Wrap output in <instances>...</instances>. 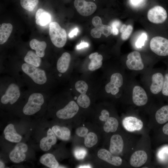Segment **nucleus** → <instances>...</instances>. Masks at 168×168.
<instances>
[{
  "mask_svg": "<svg viewBox=\"0 0 168 168\" xmlns=\"http://www.w3.org/2000/svg\"><path fill=\"white\" fill-rule=\"evenodd\" d=\"M124 145L121 136L119 134L114 135L110 138V152L114 155H119L122 152Z\"/></svg>",
  "mask_w": 168,
  "mask_h": 168,
  "instance_id": "nucleus-16",
  "label": "nucleus"
},
{
  "mask_svg": "<svg viewBox=\"0 0 168 168\" xmlns=\"http://www.w3.org/2000/svg\"><path fill=\"white\" fill-rule=\"evenodd\" d=\"M79 109L78 105L74 101H71L63 108L58 111L56 115L60 119H71L77 114Z\"/></svg>",
  "mask_w": 168,
  "mask_h": 168,
  "instance_id": "nucleus-9",
  "label": "nucleus"
},
{
  "mask_svg": "<svg viewBox=\"0 0 168 168\" xmlns=\"http://www.w3.org/2000/svg\"><path fill=\"white\" fill-rule=\"evenodd\" d=\"M39 3V0H20L21 6L24 9L29 12L34 9Z\"/></svg>",
  "mask_w": 168,
  "mask_h": 168,
  "instance_id": "nucleus-32",
  "label": "nucleus"
},
{
  "mask_svg": "<svg viewBox=\"0 0 168 168\" xmlns=\"http://www.w3.org/2000/svg\"><path fill=\"white\" fill-rule=\"evenodd\" d=\"M77 102L80 107L86 108L90 104V100L89 97L86 94H81L77 98Z\"/></svg>",
  "mask_w": 168,
  "mask_h": 168,
  "instance_id": "nucleus-34",
  "label": "nucleus"
},
{
  "mask_svg": "<svg viewBox=\"0 0 168 168\" xmlns=\"http://www.w3.org/2000/svg\"><path fill=\"white\" fill-rule=\"evenodd\" d=\"M161 92L163 95L168 96V72L166 73L164 75Z\"/></svg>",
  "mask_w": 168,
  "mask_h": 168,
  "instance_id": "nucleus-38",
  "label": "nucleus"
},
{
  "mask_svg": "<svg viewBox=\"0 0 168 168\" xmlns=\"http://www.w3.org/2000/svg\"><path fill=\"white\" fill-rule=\"evenodd\" d=\"M91 166L89 165H86L80 166L78 168H91Z\"/></svg>",
  "mask_w": 168,
  "mask_h": 168,
  "instance_id": "nucleus-46",
  "label": "nucleus"
},
{
  "mask_svg": "<svg viewBox=\"0 0 168 168\" xmlns=\"http://www.w3.org/2000/svg\"><path fill=\"white\" fill-rule=\"evenodd\" d=\"M101 115L99 116L100 120L102 121L105 122L110 117L109 112L106 110H103L101 113Z\"/></svg>",
  "mask_w": 168,
  "mask_h": 168,
  "instance_id": "nucleus-41",
  "label": "nucleus"
},
{
  "mask_svg": "<svg viewBox=\"0 0 168 168\" xmlns=\"http://www.w3.org/2000/svg\"><path fill=\"white\" fill-rule=\"evenodd\" d=\"M133 30L132 26L128 25L126 26L125 24L123 25L120 29V31L121 33V38L123 40H126L128 39L131 34Z\"/></svg>",
  "mask_w": 168,
  "mask_h": 168,
  "instance_id": "nucleus-33",
  "label": "nucleus"
},
{
  "mask_svg": "<svg viewBox=\"0 0 168 168\" xmlns=\"http://www.w3.org/2000/svg\"><path fill=\"white\" fill-rule=\"evenodd\" d=\"M3 133L5 138L10 142H19L22 139V137L16 133L12 124H9L5 127Z\"/></svg>",
  "mask_w": 168,
  "mask_h": 168,
  "instance_id": "nucleus-20",
  "label": "nucleus"
},
{
  "mask_svg": "<svg viewBox=\"0 0 168 168\" xmlns=\"http://www.w3.org/2000/svg\"><path fill=\"white\" fill-rule=\"evenodd\" d=\"M0 168H2L4 167V165L3 163L1 161L0 162Z\"/></svg>",
  "mask_w": 168,
  "mask_h": 168,
  "instance_id": "nucleus-47",
  "label": "nucleus"
},
{
  "mask_svg": "<svg viewBox=\"0 0 168 168\" xmlns=\"http://www.w3.org/2000/svg\"><path fill=\"white\" fill-rule=\"evenodd\" d=\"M157 122L163 124L168 121V105H166L158 110L155 114Z\"/></svg>",
  "mask_w": 168,
  "mask_h": 168,
  "instance_id": "nucleus-29",
  "label": "nucleus"
},
{
  "mask_svg": "<svg viewBox=\"0 0 168 168\" xmlns=\"http://www.w3.org/2000/svg\"><path fill=\"white\" fill-rule=\"evenodd\" d=\"M71 57L68 52H64L58 58L57 63L56 67L58 71L61 73H64L68 70L70 62Z\"/></svg>",
  "mask_w": 168,
  "mask_h": 168,
  "instance_id": "nucleus-21",
  "label": "nucleus"
},
{
  "mask_svg": "<svg viewBox=\"0 0 168 168\" xmlns=\"http://www.w3.org/2000/svg\"><path fill=\"white\" fill-rule=\"evenodd\" d=\"M122 124L124 128L130 132L140 130L143 126V123L141 120L132 116L124 118L123 120Z\"/></svg>",
  "mask_w": 168,
  "mask_h": 168,
  "instance_id": "nucleus-14",
  "label": "nucleus"
},
{
  "mask_svg": "<svg viewBox=\"0 0 168 168\" xmlns=\"http://www.w3.org/2000/svg\"><path fill=\"white\" fill-rule=\"evenodd\" d=\"M75 132L78 136L84 138L88 133V130L85 127H80L76 129Z\"/></svg>",
  "mask_w": 168,
  "mask_h": 168,
  "instance_id": "nucleus-39",
  "label": "nucleus"
},
{
  "mask_svg": "<svg viewBox=\"0 0 168 168\" xmlns=\"http://www.w3.org/2000/svg\"><path fill=\"white\" fill-rule=\"evenodd\" d=\"M162 131L164 134L168 135V123L164 125L162 128Z\"/></svg>",
  "mask_w": 168,
  "mask_h": 168,
  "instance_id": "nucleus-45",
  "label": "nucleus"
},
{
  "mask_svg": "<svg viewBox=\"0 0 168 168\" xmlns=\"http://www.w3.org/2000/svg\"><path fill=\"white\" fill-rule=\"evenodd\" d=\"M150 48L152 52L161 57L168 56V39L161 36H156L151 40Z\"/></svg>",
  "mask_w": 168,
  "mask_h": 168,
  "instance_id": "nucleus-4",
  "label": "nucleus"
},
{
  "mask_svg": "<svg viewBox=\"0 0 168 168\" xmlns=\"http://www.w3.org/2000/svg\"><path fill=\"white\" fill-rule=\"evenodd\" d=\"M74 5L77 12L83 16H88L92 14L96 10V4L85 0H75Z\"/></svg>",
  "mask_w": 168,
  "mask_h": 168,
  "instance_id": "nucleus-8",
  "label": "nucleus"
},
{
  "mask_svg": "<svg viewBox=\"0 0 168 168\" xmlns=\"http://www.w3.org/2000/svg\"><path fill=\"white\" fill-rule=\"evenodd\" d=\"M78 31V29L77 28H76L73 30H72L69 34L68 36L70 38H72L75 35L76 36Z\"/></svg>",
  "mask_w": 168,
  "mask_h": 168,
  "instance_id": "nucleus-43",
  "label": "nucleus"
},
{
  "mask_svg": "<svg viewBox=\"0 0 168 168\" xmlns=\"http://www.w3.org/2000/svg\"><path fill=\"white\" fill-rule=\"evenodd\" d=\"M57 142L56 135L52 129L49 128L47 132V136L42 138L40 141V147L41 150L46 152L49 150L52 145Z\"/></svg>",
  "mask_w": 168,
  "mask_h": 168,
  "instance_id": "nucleus-17",
  "label": "nucleus"
},
{
  "mask_svg": "<svg viewBox=\"0 0 168 168\" xmlns=\"http://www.w3.org/2000/svg\"><path fill=\"white\" fill-rule=\"evenodd\" d=\"M36 24L40 26H44L51 21V16L50 14L42 8L39 9L35 14Z\"/></svg>",
  "mask_w": 168,
  "mask_h": 168,
  "instance_id": "nucleus-22",
  "label": "nucleus"
},
{
  "mask_svg": "<svg viewBox=\"0 0 168 168\" xmlns=\"http://www.w3.org/2000/svg\"><path fill=\"white\" fill-rule=\"evenodd\" d=\"M44 102L43 95L39 92H34L29 96L28 100L23 109V113L31 115L38 112Z\"/></svg>",
  "mask_w": 168,
  "mask_h": 168,
  "instance_id": "nucleus-3",
  "label": "nucleus"
},
{
  "mask_svg": "<svg viewBox=\"0 0 168 168\" xmlns=\"http://www.w3.org/2000/svg\"><path fill=\"white\" fill-rule=\"evenodd\" d=\"M4 92L1 98V102L4 105L9 103L11 105L14 104L19 99L21 94L19 86L14 82L9 84Z\"/></svg>",
  "mask_w": 168,
  "mask_h": 168,
  "instance_id": "nucleus-5",
  "label": "nucleus"
},
{
  "mask_svg": "<svg viewBox=\"0 0 168 168\" xmlns=\"http://www.w3.org/2000/svg\"><path fill=\"white\" fill-rule=\"evenodd\" d=\"M92 23L95 28L91 31V36L94 38H99L101 36V34L107 37L112 34L111 27L102 23L101 18L97 16L94 17L92 20Z\"/></svg>",
  "mask_w": 168,
  "mask_h": 168,
  "instance_id": "nucleus-6",
  "label": "nucleus"
},
{
  "mask_svg": "<svg viewBox=\"0 0 168 168\" xmlns=\"http://www.w3.org/2000/svg\"><path fill=\"white\" fill-rule=\"evenodd\" d=\"M144 0H129V2L131 5L137 7L141 4Z\"/></svg>",
  "mask_w": 168,
  "mask_h": 168,
  "instance_id": "nucleus-42",
  "label": "nucleus"
},
{
  "mask_svg": "<svg viewBox=\"0 0 168 168\" xmlns=\"http://www.w3.org/2000/svg\"><path fill=\"white\" fill-rule=\"evenodd\" d=\"M147 159V155L146 152L142 150H138L134 152L131 156L130 163L133 167H139L146 163Z\"/></svg>",
  "mask_w": 168,
  "mask_h": 168,
  "instance_id": "nucleus-19",
  "label": "nucleus"
},
{
  "mask_svg": "<svg viewBox=\"0 0 168 168\" xmlns=\"http://www.w3.org/2000/svg\"><path fill=\"white\" fill-rule=\"evenodd\" d=\"M28 150L27 145L22 142L17 143L9 154V158L12 161L16 163L23 161L26 158L25 153Z\"/></svg>",
  "mask_w": 168,
  "mask_h": 168,
  "instance_id": "nucleus-12",
  "label": "nucleus"
},
{
  "mask_svg": "<svg viewBox=\"0 0 168 168\" xmlns=\"http://www.w3.org/2000/svg\"><path fill=\"white\" fill-rule=\"evenodd\" d=\"M147 39V35L145 33H142L137 40L135 45L138 48H141L144 45Z\"/></svg>",
  "mask_w": 168,
  "mask_h": 168,
  "instance_id": "nucleus-37",
  "label": "nucleus"
},
{
  "mask_svg": "<svg viewBox=\"0 0 168 168\" xmlns=\"http://www.w3.org/2000/svg\"><path fill=\"white\" fill-rule=\"evenodd\" d=\"M49 33L51 42L55 46L61 48L65 45L67 41V33L58 23L52 22L50 24Z\"/></svg>",
  "mask_w": 168,
  "mask_h": 168,
  "instance_id": "nucleus-2",
  "label": "nucleus"
},
{
  "mask_svg": "<svg viewBox=\"0 0 168 168\" xmlns=\"http://www.w3.org/2000/svg\"><path fill=\"white\" fill-rule=\"evenodd\" d=\"M97 136L94 133L89 132L84 137V144L87 147H92L97 143Z\"/></svg>",
  "mask_w": 168,
  "mask_h": 168,
  "instance_id": "nucleus-31",
  "label": "nucleus"
},
{
  "mask_svg": "<svg viewBox=\"0 0 168 168\" xmlns=\"http://www.w3.org/2000/svg\"><path fill=\"white\" fill-rule=\"evenodd\" d=\"M40 162L50 168H58L59 164L54 156L51 153H46L43 155L40 159Z\"/></svg>",
  "mask_w": 168,
  "mask_h": 168,
  "instance_id": "nucleus-26",
  "label": "nucleus"
},
{
  "mask_svg": "<svg viewBox=\"0 0 168 168\" xmlns=\"http://www.w3.org/2000/svg\"><path fill=\"white\" fill-rule=\"evenodd\" d=\"M97 155L101 159L114 166H119L122 163V160L120 157L114 156L110 152L105 149L99 150Z\"/></svg>",
  "mask_w": 168,
  "mask_h": 168,
  "instance_id": "nucleus-15",
  "label": "nucleus"
},
{
  "mask_svg": "<svg viewBox=\"0 0 168 168\" xmlns=\"http://www.w3.org/2000/svg\"><path fill=\"white\" fill-rule=\"evenodd\" d=\"M89 46V44L86 42H83L81 43L80 44L77 46V49H80L85 47H86Z\"/></svg>",
  "mask_w": 168,
  "mask_h": 168,
  "instance_id": "nucleus-44",
  "label": "nucleus"
},
{
  "mask_svg": "<svg viewBox=\"0 0 168 168\" xmlns=\"http://www.w3.org/2000/svg\"><path fill=\"white\" fill-rule=\"evenodd\" d=\"M123 80L122 75L119 73L113 74L111 77L110 82L105 86V89L106 92L115 95L119 91V88L123 84Z\"/></svg>",
  "mask_w": 168,
  "mask_h": 168,
  "instance_id": "nucleus-11",
  "label": "nucleus"
},
{
  "mask_svg": "<svg viewBox=\"0 0 168 168\" xmlns=\"http://www.w3.org/2000/svg\"><path fill=\"white\" fill-rule=\"evenodd\" d=\"M30 48L35 51L36 54L40 57H43L45 55V50L47 47L46 42L40 41L35 39L32 40L29 43Z\"/></svg>",
  "mask_w": 168,
  "mask_h": 168,
  "instance_id": "nucleus-23",
  "label": "nucleus"
},
{
  "mask_svg": "<svg viewBox=\"0 0 168 168\" xmlns=\"http://www.w3.org/2000/svg\"><path fill=\"white\" fill-rule=\"evenodd\" d=\"M13 26L10 23H4L0 28V44H2L8 39L12 30Z\"/></svg>",
  "mask_w": 168,
  "mask_h": 168,
  "instance_id": "nucleus-27",
  "label": "nucleus"
},
{
  "mask_svg": "<svg viewBox=\"0 0 168 168\" xmlns=\"http://www.w3.org/2000/svg\"><path fill=\"white\" fill-rule=\"evenodd\" d=\"M52 129L56 136L61 140H68L70 137V131L66 127L55 125L52 127Z\"/></svg>",
  "mask_w": 168,
  "mask_h": 168,
  "instance_id": "nucleus-25",
  "label": "nucleus"
},
{
  "mask_svg": "<svg viewBox=\"0 0 168 168\" xmlns=\"http://www.w3.org/2000/svg\"><path fill=\"white\" fill-rule=\"evenodd\" d=\"M75 89L81 94H86L88 89V86L84 81H79L75 84Z\"/></svg>",
  "mask_w": 168,
  "mask_h": 168,
  "instance_id": "nucleus-35",
  "label": "nucleus"
},
{
  "mask_svg": "<svg viewBox=\"0 0 168 168\" xmlns=\"http://www.w3.org/2000/svg\"><path fill=\"white\" fill-rule=\"evenodd\" d=\"M21 68L22 72L34 83L38 85H43L47 82V77L44 70L26 63H23Z\"/></svg>",
  "mask_w": 168,
  "mask_h": 168,
  "instance_id": "nucleus-1",
  "label": "nucleus"
},
{
  "mask_svg": "<svg viewBox=\"0 0 168 168\" xmlns=\"http://www.w3.org/2000/svg\"><path fill=\"white\" fill-rule=\"evenodd\" d=\"M25 63L39 68L41 65V60L36 53L31 51H29L24 58Z\"/></svg>",
  "mask_w": 168,
  "mask_h": 168,
  "instance_id": "nucleus-28",
  "label": "nucleus"
},
{
  "mask_svg": "<svg viewBox=\"0 0 168 168\" xmlns=\"http://www.w3.org/2000/svg\"><path fill=\"white\" fill-rule=\"evenodd\" d=\"M164 76L160 72H157L152 75V83L150 86V90L153 94H158L162 91Z\"/></svg>",
  "mask_w": 168,
  "mask_h": 168,
  "instance_id": "nucleus-18",
  "label": "nucleus"
},
{
  "mask_svg": "<svg viewBox=\"0 0 168 168\" xmlns=\"http://www.w3.org/2000/svg\"><path fill=\"white\" fill-rule=\"evenodd\" d=\"M126 65L128 69L133 70H142L144 67L140 53L134 51L129 53L127 57Z\"/></svg>",
  "mask_w": 168,
  "mask_h": 168,
  "instance_id": "nucleus-10",
  "label": "nucleus"
},
{
  "mask_svg": "<svg viewBox=\"0 0 168 168\" xmlns=\"http://www.w3.org/2000/svg\"><path fill=\"white\" fill-rule=\"evenodd\" d=\"M87 154L86 150L82 147H77L74 151V155L75 157L78 160L83 159Z\"/></svg>",
  "mask_w": 168,
  "mask_h": 168,
  "instance_id": "nucleus-36",
  "label": "nucleus"
},
{
  "mask_svg": "<svg viewBox=\"0 0 168 168\" xmlns=\"http://www.w3.org/2000/svg\"><path fill=\"white\" fill-rule=\"evenodd\" d=\"M91 62L88 66V69L91 71H94L100 68L102 64L103 57L99 54L97 52L91 53L89 56Z\"/></svg>",
  "mask_w": 168,
  "mask_h": 168,
  "instance_id": "nucleus-24",
  "label": "nucleus"
},
{
  "mask_svg": "<svg viewBox=\"0 0 168 168\" xmlns=\"http://www.w3.org/2000/svg\"><path fill=\"white\" fill-rule=\"evenodd\" d=\"M119 126V122L117 119L113 117H109L105 122L103 128L106 133L115 132Z\"/></svg>",
  "mask_w": 168,
  "mask_h": 168,
  "instance_id": "nucleus-30",
  "label": "nucleus"
},
{
  "mask_svg": "<svg viewBox=\"0 0 168 168\" xmlns=\"http://www.w3.org/2000/svg\"><path fill=\"white\" fill-rule=\"evenodd\" d=\"M147 17L148 20L152 23L162 24L166 21L168 15L164 8L160 6H156L148 11Z\"/></svg>",
  "mask_w": 168,
  "mask_h": 168,
  "instance_id": "nucleus-7",
  "label": "nucleus"
},
{
  "mask_svg": "<svg viewBox=\"0 0 168 168\" xmlns=\"http://www.w3.org/2000/svg\"><path fill=\"white\" fill-rule=\"evenodd\" d=\"M121 25V22L118 20L113 21L111 24V27L112 30V34L114 35H117L119 33V30L118 27Z\"/></svg>",
  "mask_w": 168,
  "mask_h": 168,
  "instance_id": "nucleus-40",
  "label": "nucleus"
},
{
  "mask_svg": "<svg viewBox=\"0 0 168 168\" xmlns=\"http://www.w3.org/2000/svg\"><path fill=\"white\" fill-rule=\"evenodd\" d=\"M133 101L135 105L142 106L146 104L148 101V97L146 91L140 86H135L133 90Z\"/></svg>",
  "mask_w": 168,
  "mask_h": 168,
  "instance_id": "nucleus-13",
  "label": "nucleus"
}]
</instances>
